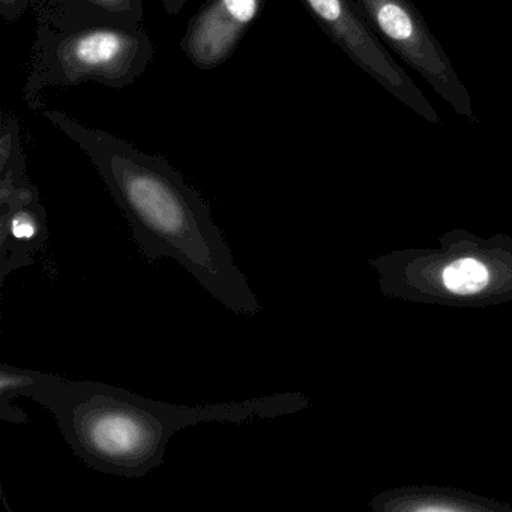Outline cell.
Returning a JSON list of instances; mask_svg holds the SVG:
<instances>
[{
    "instance_id": "cell-1",
    "label": "cell",
    "mask_w": 512,
    "mask_h": 512,
    "mask_svg": "<svg viewBox=\"0 0 512 512\" xmlns=\"http://www.w3.org/2000/svg\"><path fill=\"white\" fill-rule=\"evenodd\" d=\"M40 113L94 164L149 262L163 257L176 260L211 296L239 316L262 311L212 220L208 203L163 155L140 151L127 140L82 124L62 110Z\"/></svg>"
},
{
    "instance_id": "cell-2",
    "label": "cell",
    "mask_w": 512,
    "mask_h": 512,
    "mask_svg": "<svg viewBox=\"0 0 512 512\" xmlns=\"http://www.w3.org/2000/svg\"><path fill=\"white\" fill-rule=\"evenodd\" d=\"M26 397L53 413L74 455L92 469L122 478H143L160 467L173 434L184 428L203 422L272 419L302 407L298 394L176 406L107 383L40 371Z\"/></svg>"
},
{
    "instance_id": "cell-3",
    "label": "cell",
    "mask_w": 512,
    "mask_h": 512,
    "mask_svg": "<svg viewBox=\"0 0 512 512\" xmlns=\"http://www.w3.org/2000/svg\"><path fill=\"white\" fill-rule=\"evenodd\" d=\"M154 56L145 25L56 29L37 23L23 98L29 109L41 112L47 89L88 82L124 89L146 73Z\"/></svg>"
},
{
    "instance_id": "cell-4",
    "label": "cell",
    "mask_w": 512,
    "mask_h": 512,
    "mask_svg": "<svg viewBox=\"0 0 512 512\" xmlns=\"http://www.w3.org/2000/svg\"><path fill=\"white\" fill-rule=\"evenodd\" d=\"M356 2L382 43L418 73L458 116L473 121L472 95L412 0Z\"/></svg>"
},
{
    "instance_id": "cell-5",
    "label": "cell",
    "mask_w": 512,
    "mask_h": 512,
    "mask_svg": "<svg viewBox=\"0 0 512 512\" xmlns=\"http://www.w3.org/2000/svg\"><path fill=\"white\" fill-rule=\"evenodd\" d=\"M326 37L395 100L430 124L439 113L407 76L365 19L356 0H299Z\"/></svg>"
},
{
    "instance_id": "cell-6",
    "label": "cell",
    "mask_w": 512,
    "mask_h": 512,
    "mask_svg": "<svg viewBox=\"0 0 512 512\" xmlns=\"http://www.w3.org/2000/svg\"><path fill=\"white\" fill-rule=\"evenodd\" d=\"M266 0H205L191 17L181 40L185 58L199 70L226 64L248 29L262 13Z\"/></svg>"
},
{
    "instance_id": "cell-7",
    "label": "cell",
    "mask_w": 512,
    "mask_h": 512,
    "mask_svg": "<svg viewBox=\"0 0 512 512\" xmlns=\"http://www.w3.org/2000/svg\"><path fill=\"white\" fill-rule=\"evenodd\" d=\"M37 23L56 29L145 25V0H31Z\"/></svg>"
},
{
    "instance_id": "cell-8",
    "label": "cell",
    "mask_w": 512,
    "mask_h": 512,
    "mask_svg": "<svg viewBox=\"0 0 512 512\" xmlns=\"http://www.w3.org/2000/svg\"><path fill=\"white\" fill-rule=\"evenodd\" d=\"M49 229L47 214L40 200L26 205L2 208V281L11 271L34 263V253L44 247Z\"/></svg>"
},
{
    "instance_id": "cell-9",
    "label": "cell",
    "mask_w": 512,
    "mask_h": 512,
    "mask_svg": "<svg viewBox=\"0 0 512 512\" xmlns=\"http://www.w3.org/2000/svg\"><path fill=\"white\" fill-rule=\"evenodd\" d=\"M28 181L19 124L16 116L5 113L0 134V194L10 193Z\"/></svg>"
},
{
    "instance_id": "cell-10",
    "label": "cell",
    "mask_w": 512,
    "mask_h": 512,
    "mask_svg": "<svg viewBox=\"0 0 512 512\" xmlns=\"http://www.w3.org/2000/svg\"><path fill=\"white\" fill-rule=\"evenodd\" d=\"M38 371L29 368L0 365V419L25 424L29 421L28 415L19 407H14L13 401L17 397H26V392L35 385Z\"/></svg>"
},
{
    "instance_id": "cell-11",
    "label": "cell",
    "mask_w": 512,
    "mask_h": 512,
    "mask_svg": "<svg viewBox=\"0 0 512 512\" xmlns=\"http://www.w3.org/2000/svg\"><path fill=\"white\" fill-rule=\"evenodd\" d=\"M443 283L458 295H472L488 284V271L475 259H461L443 272Z\"/></svg>"
},
{
    "instance_id": "cell-12",
    "label": "cell",
    "mask_w": 512,
    "mask_h": 512,
    "mask_svg": "<svg viewBox=\"0 0 512 512\" xmlns=\"http://www.w3.org/2000/svg\"><path fill=\"white\" fill-rule=\"evenodd\" d=\"M29 8H31V0H0V14L8 23L22 19Z\"/></svg>"
},
{
    "instance_id": "cell-13",
    "label": "cell",
    "mask_w": 512,
    "mask_h": 512,
    "mask_svg": "<svg viewBox=\"0 0 512 512\" xmlns=\"http://www.w3.org/2000/svg\"><path fill=\"white\" fill-rule=\"evenodd\" d=\"M188 2H191V0H161L164 11H166L169 16H178V14L184 10Z\"/></svg>"
}]
</instances>
